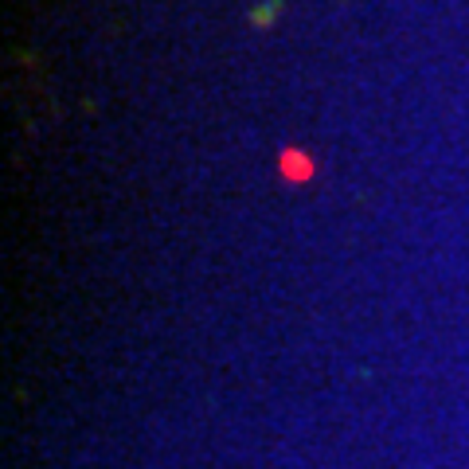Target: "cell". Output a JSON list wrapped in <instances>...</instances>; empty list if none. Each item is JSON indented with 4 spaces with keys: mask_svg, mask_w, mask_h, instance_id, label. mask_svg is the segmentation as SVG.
<instances>
[{
    "mask_svg": "<svg viewBox=\"0 0 469 469\" xmlns=\"http://www.w3.org/2000/svg\"><path fill=\"white\" fill-rule=\"evenodd\" d=\"M286 173H290V180H305L309 176V161L305 157H294V153H286Z\"/></svg>",
    "mask_w": 469,
    "mask_h": 469,
    "instance_id": "obj_1",
    "label": "cell"
}]
</instances>
